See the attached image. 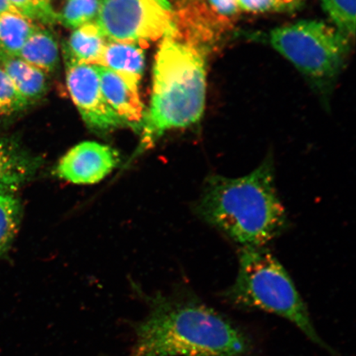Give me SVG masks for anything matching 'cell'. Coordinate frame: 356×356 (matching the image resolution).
<instances>
[{
  "instance_id": "1",
  "label": "cell",
  "mask_w": 356,
  "mask_h": 356,
  "mask_svg": "<svg viewBox=\"0 0 356 356\" xmlns=\"http://www.w3.org/2000/svg\"><path fill=\"white\" fill-rule=\"evenodd\" d=\"M195 211L200 219L242 248L265 247L288 226L271 157L248 175L208 176Z\"/></svg>"
},
{
  "instance_id": "2",
  "label": "cell",
  "mask_w": 356,
  "mask_h": 356,
  "mask_svg": "<svg viewBox=\"0 0 356 356\" xmlns=\"http://www.w3.org/2000/svg\"><path fill=\"white\" fill-rule=\"evenodd\" d=\"M243 334L202 302L159 297L136 327L131 356H244Z\"/></svg>"
},
{
  "instance_id": "3",
  "label": "cell",
  "mask_w": 356,
  "mask_h": 356,
  "mask_svg": "<svg viewBox=\"0 0 356 356\" xmlns=\"http://www.w3.org/2000/svg\"><path fill=\"white\" fill-rule=\"evenodd\" d=\"M204 56L177 35L163 39L155 58L152 97L140 129L139 152L151 148L164 133L202 118L207 95Z\"/></svg>"
},
{
  "instance_id": "4",
  "label": "cell",
  "mask_w": 356,
  "mask_h": 356,
  "mask_svg": "<svg viewBox=\"0 0 356 356\" xmlns=\"http://www.w3.org/2000/svg\"><path fill=\"white\" fill-rule=\"evenodd\" d=\"M225 296L234 304L268 312L293 323L322 345L299 291L286 269L265 247H243L238 270Z\"/></svg>"
},
{
  "instance_id": "5",
  "label": "cell",
  "mask_w": 356,
  "mask_h": 356,
  "mask_svg": "<svg viewBox=\"0 0 356 356\" xmlns=\"http://www.w3.org/2000/svg\"><path fill=\"white\" fill-rule=\"evenodd\" d=\"M270 40L280 54L319 87L337 78L350 50L349 38L319 21L280 26L271 32Z\"/></svg>"
},
{
  "instance_id": "6",
  "label": "cell",
  "mask_w": 356,
  "mask_h": 356,
  "mask_svg": "<svg viewBox=\"0 0 356 356\" xmlns=\"http://www.w3.org/2000/svg\"><path fill=\"white\" fill-rule=\"evenodd\" d=\"M95 22L109 42L139 44L177 35L169 0H100Z\"/></svg>"
},
{
  "instance_id": "7",
  "label": "cell",
  "mask_w": 356,
  "mask_h": 356,
  "mask_svg": "<svg viewBox=\"0 0 356 356\" xmlns=\"http://www.w3.org/2000/svg\"><path fill=\"white\" fill-rule=\"evenodd\" d=\"M66 83L74 105L91 130L108 132L128 127L106 102L97 65L67 60Z\"/></svg>"
},
{
  "instance_id": "8",
  "label": "cell",
  "mask_w": 356,
  "mask_h": 356,
  "mask_svg": "<svg viewBox=\"0 0 356 356\" xmlns=\"http://www.w3.org/2000/svg\"><path fill=\"white\" fill-rule=\"evenodd\" d=\"M119 162L117 151L111 147L86 141L73 147L62 157L55 175L74 184H95L110 175Z\"/></svg>"
},
{
  "instance_id": "9",
  "label": "cell",
  "mask_w": 356,
  "mask_h": 356,
  "mask_svg": "<svg viewBox=\"0 0 356 356\" xmlns=\"http://www.w3.org/2000/svg\"><path fill=\"white\" fill-rule=\"evenodd\" d=\"M42 163L16 138L0 133V189L19 190L33 179Z\"/></svg>"
},
{
  "instance_id": "10",
  "label": "cell",
  "mask_w": 356,
  "mask_h": 356,
  "mask_svg": "<svg viewBox=\"0 0 356 356\" xmlns=\"http://www.w3.org/2000/svg\"><path fill=\"white\" fill-rule=\"evenodd\" d=\"M102 92L115 113L127 126L140 130L145 113L139 90L131 88L124 80L105 67L97 65Z\"/></svg>"
},
{
  "instance_id": "11",
  "label": "cell",
  "mask_w": 356,
  "mask_h": 356,
  "mask_svg": "<svg viewBox=\"0 0 356 356\" xmlns=\"http://www.w3.org/2000/svg\"><path fill=\"white\" fill-rule=\"evenodd\" d=\"M99 66L113 71L139 90L145 70V54L138 44L108 42Z\"/></svg>"
},
{
  "instance_id": "12",
  "label": "cell",
  "mask_w": 356,
  "mask_h": 356,
  "mask_svg": "<svg viewBox=\"0 0 356 356\" xmlns=\"http://www.w3.org/2000/svg\"><path fill=\"white\" fill-rule=\"evenodd\" d=\"M0 66L30 105L46 95L47 78L42 70L26 63L19 57L4 56L0 60Z\"/></svg>"
},
{
  "instance_id": "13",
  "label": "cell",
  "mask_w": 356,
  "mask_h": 356,
  "mask_svg": "<svg viewBox=\"0 0 356 356\" xmlns=\"http://www.w3.org/2000/svg\"><path fill=\"white\" fill-rule=\"evenodd\" d=\"M108 42L96 22H89L71 34L66 44L67 60L99 65Z\"/></svg>"
},
{
  "instance_id": "14",
  "label": "cell",
  "mask_w": 356,
  "mask_h": 356,
  "mask_svg": "<svg viewBox=\"0 0 356 356\" xmlns=\"http://www.w3.org/2000/svg\"><path fill=\"white\" fill-rule=\"evenodd\" d=\"M19 58L44 73L52 72L59 64V46L54 35L38 26L22 47Z\"/></svg>"
},
{
  "instance_id": "15",
  "label": "cell",
  "mask_w": 356,
  "mask_h": 356,
  "mask_svg": "<svg viewBox=\"0 0 356 356\" xmlns=\"http://www.w3.org/2000/svg\"><path fill=\"white\" fill-rule=\"evenodd\" d=\"M38 25L16 13L0 15V51L4 56L19 57L22 47Z\"/></svg>"
},
{
  "instance_id": "16",
  "label": "cell",
  "mask_w": 356,
  "mask_h": 356,
  "mask_svg": "<svg viewBox=\"0 0 356 356\" xmlns=\"http://www.w3.org/2000/svg\"><path fill=\"white\" fill-rule=\"evenodd\" d=\"M16 191L0 189V258L10 248L20 228L22 207Z\"/></svg>"
},
{
  "instance_id": "17",
  "label": "cell",
  "mask_w": 356,
  "mask_h": 356,
  "mask_svg": "<svg viewBox=\"0 0 356 356\" xmlns=\"http://www.w3.org/2000/svg\"><path fill=\"white\" fill-rule=\"evenodd\" d=\"M99 8L100 0H66L57 20L65 28L76 29L96 20Z\"/></svg>"
},
{
  "instance_id": "18",
  "label": "cell",
  "mask_w": 356,
  "mask_h": 356,
  "mask_svg": "<svg viewBox=\"0 0 356 356\" xmlns=\"http://www.w3.org/2000/svg\"><path fill=\"white\" fill-rule=\"evenodd\" d=\"M336 29L350 40L355 34V0H321Z\"/></svg>"
},
{
  "instance_id": "19",
  "label": "cell",
  "mask_w": 356,
  "mask_h": 356,
  "mask_svg": "<svg viewBox=\"0 0 356 356\" xmlns=\"http://www.w3.org/2000/svg\"><path fill=\"white\" fill-rule=\"evenodd\" d=\"M30 106L0 66V119L13 117Z\"/></svg>"
},
{
  "instance_id": "20",
  "label": "cell",
  "mask_w": 356,
  "mask_h": 356,
  "mask_svg": "<svg viewBox=\"0 0 356 356\" xmlns=\"http://www.w3.org/2000/svg\"><path fill=\"white\" fill-rule=\"evenodd\" d=\"M10 2L21 15L34 22L53 24L58 21L51 0H10Z\"/></svg>"
},
{
  "instance_id": "21",
  "label": "cell",
  "mask_w": 356,
  "mask_h": 356,
  "mask_svg": "<svg viewBox=\"0 0 356 356\" xmlns=\"http://www.w3.org/2000/svg\"><path fill=\"white\" fill-rule=\"evenodd\" d=\"M240 10L248 13H293L305 0H238Z\"/></svg>"
},
{
  "instance_id": "22",
  "label": "cell",
  "mask_w": 356,
  "mask_h": 356,
  "mask_svg": "<svg viewBox=\"0 0 356 356\" xmlns=\"http://www.w3.org/2000/svg\"><path fill=\"white\" fill-rule=\"evenodd\" d=\"M4 13H19L16 10V8L12 6L10 0H0V15Z\"/></svg>"
},
{
  "instance_id": "23",
  "label": "cell",
  "mask_w": 356,
  "mask_h": 356,
  "mask_svg": "<svg viewBox=\"0 0 356 356\" xmlns=\"http://www.w3.org/2000/svg\"><path fill=\"white\" fill-rule=\"evenodd\" d=\"M4 56L3 55V53L1 51H0V60H1L2 58H3Z\"/></svg>"
}]
</instances>
